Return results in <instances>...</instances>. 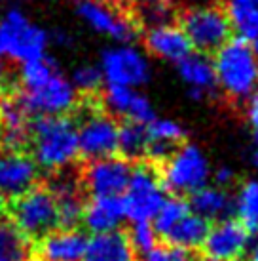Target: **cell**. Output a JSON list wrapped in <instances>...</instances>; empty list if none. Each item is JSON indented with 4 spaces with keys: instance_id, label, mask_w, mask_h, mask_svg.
I'll use <instances>...</instances> for the list:
<instances>
[{
    "instance_id": "obj_1",
    "label": "cell",
    "mask_w": 258,
    "mask_h": 261,
    "mask_svg": "<svg viewBox=\"0 0 258 261\" xmlns=\"http://www.w3.org/2000/svg\"><path fill=\"white\" fill-rule=\"evenodd\" d=\"M21 92L17 101L30 116H63L78 103V92L71 76L48 56L21 65Z\"/></svg>"
},
{
    "instance_id": "obj_2",
    "label": "cell",
    "mask_w": 258,
    "mask_h": 261,
    "mask_svg": "<svg viewBox=\"0 0 258 261\" xmlns=\"http://www.w3.org/2000/svg\"><path fill=\"white\" fill-rule=\"evenodd\" d=\"M33 159L48 172H64L78 159L76 124L67 116H40L29 132Z\"/></svg>"
},
{
    "instance_id": "obj_3",
    "label": "cell",
    "mask_w": 258,
    "mask_h": 261,
    "mask_svg": "<svg viewBox=\"0 0 258 261\" xmlns=\"http://www.w3.org/2000/svg\"><path fill=\"white\" fill-rule=\"evenodd\" d=\"M216 88L234 101H245L258 90V56L243 38L232 37L215 51Z\"/></svg>"
},
{
    "instance_id": "obj_4",
    "label": "cell",
    "mask_w": 258,
    "mask_h": 261,
    "mask_svg": "<svg viewBox=\"0 0 258 261\" xmlns=\"http://www.w3.org/2000/svg\"><path fill=\"white\" fill-rule=\"evenodd\" d=\"M50 40V33L19 8H10L0 15V61L23 65L44 58Z\"/></svg>"
},
{
    "instance_id": "obj_5",
    "label": "cell",
    "mask_w": 258,
    "mask_h": 261,
    "mask_svg": "<svg viewBox=\"0 0 258 261\" xmlns=\"http://www.w3.org/2000/svg\"><path fill=\"white\" fill-rule=\"evenodd\" d=\"M162 164L159 179L171 195H192L211 181V162L203 149L194 143H180Z\"/></svg>"
},
{
    "instance_id": "obj_6",
    "label": "cell",
    "mask_w": 258,
    "mask_h": 261,
    "mask_svg": "<svg viewBox=\"0 0 258 261\" xmlns=\"http://www.w3.org/2000/svg\"><path fill=\"white\" fill-rule=\"evenodd\" d=\"M10 212L14 225L27 239H42L59 227L57 202L50 187L35 185L23 195L15 196Z\"/></svg>"
},
{
    "instance_id": "obj_7",
    "label": "cell",
    "mask_w": 258,
    "mask_h": 261,
    "mask_svg": "<svg viewBox=\"0 0 258 261\" xmlns=\"http://www.w3.org/2000/svg\"><path fill=\"white\" fill-rule=\"evenodd\" d=\"M99 69L105 84L141 88L148 84L152 74L150 59L146 51L131 42H114L101 54Z\"/></svg>"
},
{
    "instance_id": "obj_8",
    "label": "cell",
    "mask_w": 258,
    "mask_h": 261,
    "mask_svg": "<svg viewBox=\"0 0 258 261\" xmlns=\"http://www.w3.org/2000/svg\"><path fill=\"white\" fill-rule=\"evenodd\" d=\"M167 196L156 170L146 164L131 168V175L122 193V204L127 221H150Z\"/></svg>"
},
{
    "instance_id": "obj_9",
    "label": "cell",
    "mask_w": 258,
    "mask_h": 261,
    "mask_svg": "<svg viewBox=\"0 0 258 261\" xmlns=\"http://www.w3.org/2000/svg\"><path fill=\"white\" fill-rule=\"evenodd\" d=\"M180 29L192 44V50L201 54H215L234 33L226 12L213 6L188 10L180 19Z\"/></svg>"
},
{
    "instance_id": "obj_10",
    "label": "cell",
    "mask_w": 258,
    "mask_h": 261,
    "mask_svg": "<svg viewBox=\"0 0 258 261\" xmlns=\"http://www.w3.org/2000/svg\"><path fill=\"white\" fill-rule=\"evenodd\" d=\"M74 12L89 31L112 42H133L137 38V25L118 6L103 0H76Z\"/></svg>"
},
{
    "instance_id": "obj_11",
    "label": "cell",
    "mask_w": 258,
    "mask_h": 261,
    "mask_svg": "<svg viewBox=\"0 0 258 261\" xmlns=\"http://www.w3.org/2000/svg\"><path fill=\"white\" fill-rule=\"evenodd\" d=\"M252 232L236 218L216 219L209 225L205 240L201 244L203 255L207 261H232L247 254Z\"/></svg>"
},
{
    "instance_id": "obj_12",
    "label": "cell",
    "mask_w": 258,
    "mask_h": 261,
    "mask_svg": "<svg viewBox=\"0 0 258 261\" xmlns=\"http://www.w3.org/2000/svg\"><path fill=\"white\" fill-rule=\"evenodd\" d=\"M118 128L114 116L105 113H87L76 126L78 152L87 160L103 159L118 152Z\"/></svg>"
},
{
    "instance_id": "obj_13",
    "label": "cell",
    "mask_w": 258,
    "mask_h": 261,
    "mask_svg": "<svg viewBox=\"0 0 258 261\" xmlns=\"http://www.w3.org/2000/svg\"><path fill=\"white\" fill-rule=\"evenodd\" d=\"M131 175V164L123 156L89 160L84 170V187L91 196H122Z\"/></svg>"
},
{
    "instance_id": "obj_14",
    "label": "cell",
    "mask_w": 258,
    "mask_h": 261,
    "mask_svg": "<svg viewBox=\"0 0 258 261\" xmlns=\"http://www.w3.org/2000/svg\"><path fill=\"white\" fill-rule=\"evenodd\" d=\"M103 101H105V107L112 116L131 120V122L148 124L154 116H158L152 101L139 88L105 84Z\"/></svg>"
},
{
    "instance_id": "obj_15",
    "label": "cell",
    "mask_w": 258,
    "mask_h": 261,
    "mask_svg": "<svg viewBox=\"0 0 258 261\" xmlns=\"http://www.w3.org/2000/svg\"><path fill=\"white\" fill-rule=\"evenodd\" d=\"M38 164L33 156L17 149H10L0 154V195L15 198L36 185Z\"/></svg>"
},
{
    "instance_id": "obj_16",
    "label": "cell",
    "mask_w": 258,
    "mask_h": 261,
    "mask_svg": "<svg viewBox=\"0 0 258 261\" xmlns=\"http://www.w3.org/2000/svg\"><path fill=\"white\" fill-rule=\"evenodd\" d=\"M177 73L182 84L188 88V94L194 99H205L216 90V74L213 59L201 51H190L188 56L177 61Z\"/></svg>"
},
{
    "instance_id": "obj_17",
    "label": "cell",
    "mask_w": 258,
    "mask_h": 261,
    "mask_svg": "<svg viewBox=\"0 0 258 261\" xmlns=\"http://www.w3.org/2000/svg\"><path fill=\"white\" fill-rule=\"evenodd\" d=\"M38 240V255L42 261H84L87 237L76 227H55Z\"/></svg>"
},
{
    "instance_id": "obj_18",
    "label": "cell",
    "mask_w": 258,
    "mask_h": 261,
    "mask_svg": "<svg viewBox=\"0 0 258 261\" xmlns=\"http://www.w3.org/2000/svg\"><path fill=\"white\" fill-rule=\"evenodd\" d=\"M144 46L148 54L169 63H177L192 51V44L180 25H173L169 21L150 25L144 35Z\"/></svg>"
},
{
    "instance_id": "obj_19",
    "label": "cell",
    "mask_w": 258,
    "mask_h": 261,
    "mask_svg": "<svg viewBox=\"0 0 258 261\" xmlns=\"http://www.w3.org/2000/svg\"><path fill=\"white\" fill-rule=\"evenodd\" d=\"M84 261H137V254L127 232L114 229L93 232L91 239H87Z\"/></svg>"
},
{
    "instance_id": "obj_20",
    "label": "cell",
    "mask_w": 258,
    "mask_h": 261,
    "mask_svg": "<svg viewBox=\"0 0 258 261\" xmlns=\"http://www.w3.org/2000/svg\"><path fill=\"white\" fill-rule=\"evenodd\" d=\"M148 134V145H146V156H150L156 162H164L180 143H184L186 130L184 126L173 118H159L154 116L146 124Z\"/></svg>"
},
{
    "instance_id": "obj_21",
    "label": "cell",
    "mask_w": 258,
    "mask_h": 261,
    "mask_svg": "<svg viewBox=\"0 0 258 261\" xmlns=\"http://www.w3.org/2000/svg\"><path fill=\"white\" fill-rule=\"evenodd\" d=\"M50 191L55 196L59 212V225L63 227H76L82 221L84 214V196H82V185L72 175L61 172L50 185Z\"/></svg>"
},
{
    "instance_id": "obj_22",
    "label": "cell",
    "mask_w": 258,
    "mask_h": 261,
    "mask_svg": "<svg viewBox=\"0 0 258 261\" xmlns=\"http://www.w3.org/2000/svg\"><path fill=\"white\" fill-rule=\"evenodd\" d=\"M82 221L91 232L120 229L125 221L122 196H91V200L84 206Z\"/></svg>"
},
{
    "instance_id": "obj_23",
    "label": "cell",
    "mask_w": 258,
    "mask_h": 261,
    "mask_svg": "<svg viewBox=\"0 0 258 261\" xmlns=\"http://www.w3.org/2000/svg\"><path fill=\"white\" fill-rule=\"evenodd\" d=\"M188 204H190L192 212H196L198 216L205 218L207 221H216V219L230 216L234 196L230 195L226 187L207 183L190 195Z\"/></svg>"
},
{
    "instance_id": "obj_24",
    "label": "cell",
    "mask_w": 258,
    "mask_h": 261,
    "mask_svg": "<svg viewBox=\"0 0 258 261\" xmlns=\"http://www.w3.org/2000/svg\"><path fill=\"white\" fill-rule=\"evenodd\" d=\"M27 116L17 99L0 101V139L8 149H19L29 141Z\"/></svg>"
},
{
    "instance_id": "obj_25",
    "label": "cell",
    "mask_w": 258,
    "mask_h": 261,
    "mask_svg": "<svg viewBox=\"0 0 258 261\" xmlns=\"http://www.w3.org/2000/svg\"><path fill=\"white\" fill-rule=\"evenodd\" d=\"M226 15L232 31L258 56V0H226Z\"/></svg>"
},
{
    "instance_id": "obj_26",
    "label": "cell",
    "mask_w": 258,
    "mask_h": 261,
    "mask_svg": "<svg viewBox=\"0 0 258 261\" xmlns=\"http://www.w3.org/2000/svg\"><path fill=\"white\" fill-rule=\"evenodd\" d=\"M207 231H209L207 219L198 216V214L192 212V208H190V212H188L186 216H182L177 223L173 225V229L165 234L164 240L167 244L184 248L188 252H192V250L201 248Z\"/></svg>"
},
{
    "instance_id": "obj_27",
    "label": "cell",
    "mask_w": 258,
    "mask_h": 261,
    "mask_svg": "<svg viewBox=\"0 0 258 261\" xmlns=\"http://www.w3.org/2000/svg\"><path fill=\"white\" fill-rule=\"evenodd\" d=\"M232 212L254 234L258 232V179H247L234 195Z\"/></svg>"
},
{
    "instance_id": "obj_28",
    "label": "cell",
    "mask_w": 258,
    "mask_h": 261,
    "mask_svg": "<svg viewBox=\"0 0 258 261\" xmlns=\"http://www.w3.org/2000/svg\"><path fill=\"white\" fill-rule=\"evenodd\" d=\"M146 145H148L146 124L123 120V124L118 128V152H122L123 159L137 160L146 156Z\"/></svg>"
},
{
    "instance_id": "obj_29",
    "label": "cell",
    "mask_w": 258,
    "mask_h": 261,
    "mask_svg": "<svg viewBox=\"0 0 258 261\" xmlns=\"http://www.w3.org/2000/svg\"><path fill=\"white\" fill-rule=\"evenodd\" d=\"M188 212H190V204L182 196L179 195L165 196L162 206L158 208V212L150 219L152 225H154V231L158 232V237L164 239L165 234L173 229V225L177 223L182 216H186Z\"/></svg>"
},
{
    "instance_id": "obj_30",
    "label": "cell",
    "mask_w": 258,
    "mask_h": 261,
    "mask_svg": "<svg viewBox=\"0 0 258 261\" xmlns=\"http://www.w3.org/2000/svg\"><path fill=\"white\" fill-rule=\"evenodd\" d=\"M0 250L10 261H21L29 252V239L15 225L0 223Z\"/></svg>"
},
{
    "instance_id": "obj_31",
    "label": "cell",
    "mask_w": 258,
    "mask_h": 261,
    "mask_svg": "<svg viewBox=\"0 0 258 261\" xmlns=\"http://www.w3.org/2000/svg\"><path fill=\"white\" fill-rule=\"evenodd\" d=\"M71 82L74 84L78 94H95L105 84L99 65H91V63L76 67L71 74Z\"/></svg>"
},
{
    "instance_id": "obj_32",
    "label": "cell",
    "mask_w": 258,
    "mask_h": 261,
    "mask_svg": "<svg viewBox=\"0 0 258 261\" xmlns=\"http://www.w3.org/2000/svg\"><path fill=\"white\" fill-rule=\"evenodd\" d=\"M129 242L135 254H144L158 244V232L154 231L152 221H131V231L127 232Z\"/></svg>"
},
{
    "instance_id": "obj_33",
    "label": "cell",
    "mask_w": 258,
    "mask_h": 261,
    "mask_svg": "<svg viewBox=\"0 0 258 261\" xmlns=\"http://www.w3.org/2000/svg\"><path fill=\"white\" fill-rule=\"evenodd\" d=\"M139 261H194L192 254L184 248L173 246V244H156V246L141 254Z\"/></svg>"
},
{
    "instance_id": "obj_34",
    "label": "cell",
    "mask_w": 258,
    "mask_h": 261,
    "mask_svg": "<svg viewBox=\"0 0 258 261\" xmlns=\"http://www.w3.org/2000/svg\"><path fill=\"white\" fill-rule=\"evenodd\" d=\"M171 15V6L167 0H144L143 2V19L150 25L167 23V17Z\"/></svg>"
},
{
    "instance_id": "obj_35",
    "label": "cell",
    "mask_w": 258,
    "mask_h": 261,
    "mask_svg": "<svg viewBox=\"0 0 258 261\" xmlns=\"http://www.w3.org/2000/svg\"><path fill=\"white\" fill-rule=\"evenodd\" d=\"M245 116L252 128H258V90L245 99Z\"/></svg>"
},
{
    "instance_id": "obj_36",
    "label": "cell",
    "mask_w": 258,
    "mask_h": 261,
    "mask_svg": "<svg viewBox=\"0 0 258 261\" xmlns=\"http://www.w3.org/2000/svg\"><path fill=\"white\" fill-rule=\"evenodd\" d=\"M211 179L215 181V185H220V187H226L228 189L232 183H234V179H236V174H234V170L228 166H220L216 168L215 172L211 174Z\"/></svg>"
},
{
    "instance_id": "obj_37",
    "label": "cell",
    "mask_w": 258,
    "mask_h": 261,
    "mask_svg": "<svg viewBox=\"0 0 258 261\" xmlns=\"http://www.w3.org/2000/svg\"><path fill=\"white\" fill-rule=\"evenodd\" d=\"M256 237L251 239L249 250H247V261H258V232H254Z\"/></svg>"
},
{
    "instance_id": "obj_38",
    "label": "cell",
    "mask_w": 258,
    "mask_h": 261,
    "mask_svg": "<svg viewBox=\"0 0 258 261\" xmlns=\"http://www.w3.org/2000/svg\"><path fill=\"white\" fill-rule=\"evenodd\" d=\"M4 212H6V202H4V196L0 195V223L4 219Z\"/></svg>"
},
{
    "instance_id": "obj_39",
    "label": "cell",
    "mask_w": 258,
    "mask_h": 261,
    "mask_svg": "<svg viewBox=\"0 0 258 261\" xmlns=\"http://www.w3.org/2000/svg\"><path fill=\"white\" fill-rule=\"evenodd\" d=\"M103 2H107V4H112V6H120L122 2H125V0H103Z\"/></svg>"
},
{
    "instance_id": "obj_40",
    "label": "cell",
    "mask_w": 258,
    "mask_h": 261,
    "mask_svg": "<svg viewBox=\"0 0 258 261\" xmlns=\"http://www.w3.org/2000/svg\"><path fill=\"white\" fill-rule=\"evenodd\" d=\"M252 164H254V168L258 170V145H256V151H254V154H252Z\"/></svg>"
},
{
    "instance_id": "obj_41",
    "label": "cell",
    "mask_w": 258,
    "mask_h": 261,
    "mask_svg": "<svg viewBox=\"0 0 258 261\" xmlns=\"http://www.w3.org/2000/svg\"><path fill=\"white\" fill-rule=\"evenodd\" d=\"M2 84H4V69L0 65V90H2Z\"/></svg>"
},
{
    "instance_id": "obj_42",
    "label": "cell",
    "mask_w": 258,
    "mask_h": 261,
    "mask_svg": "<svg viewBox=\"0 0 258 261\" xmlns=\"http://www.w3.org/2000/svg\"><path fill=\"white\" fill-rule=\"evenodd\" d=\"M0 261H10V259H8V257H6V255L2 254V250H0Z\"/></svg>"
},
{
    "instance_id": "obj_43",
    "label": "cell",
    "mask_w": 258,
    "mask_h": 261,
    "mask_svg": "<svg viewBox=\"0 0 258 261\" xmlns=\"http://www.w3.org/2000/svg\"><path fill=\"white\" fill-rule=\"evenodd\" d=\"M254 141H256V145H258V128H254Z\"/></svg>"
},
{
    "instance_id": "obj_44",
    "label": "cell",
    "mask_w": 258,
    "mask_h": 261,
    "mask_svg": "<svg viewBox=\"0 0 258 261\" xmlns=\"http://www.w3.org/2000/svg\"><path fill=\"white\" fill-rule=\"evenodd\" d=\"M232 261H243V257H239V259H232Z\"/></svg>"
},
{
    "instance_id": "obj_45",
    "label": "cell",
    "mask_w": 258,
    "mask_h": 261,
    "mask_svg": "<svg viewBox=\"0 0 258 261\" xmlns=\"http://www.w3.org/2000/svg\"><path fill=\"white\" fill-rule=\"evenodd\" d=\"M21 261H33V259H21ZM40 261H42V259H40Z\"/></svg>"
}]
</instances>
